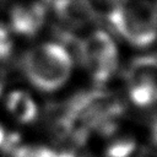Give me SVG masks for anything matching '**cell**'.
Listing matches in <instances>:
<instances>
[{
  "label": "cell",
  "mask_w": 157,
  "mask_h": 157,
  "mask_svg": "<svg viewBox=\"0 0 157 157\" xmlns=\"http://www.w3.org/2000/svg\"><path fill=\"white\" fill-rule=\"evenodd\" d=\"M71 56L64 47L44 43L29 49L22 59V67L29 82L43 92H53L67 81L71 74Z\"/></svg>",
  "instance_id": "6da1fadb"
},
{
  "label": "cell",
  "mask_w": 157,
  "mask_h": 157,
  "mask_svg": "<svg viewBox=\"0 0 157 157\" xmlns=\"http://www.w3.org/2000/svg\"><path fill=\"white\" fill-rule=\"evenodd\" d=\"M108 20L132 45L147 47L157 38V9L147 0H119Z\"/></svg>",
  "instance_id": "7a4b0ae2"
},
{
  "label": "cell",
  "mask_w": 157,
  "mask_h": 157,
  "mask_svg": "<svg viewBox=\"0 0 157 157\" xmlns=\"http://www.w3.org/2000/svg\"><path fill=\"white\" fill-rule=\"evenodd\" d=\"M78 60L87 67L96 82L107 81L117 70L118 50L110 36L96 31L77 44Z\"/></svg>",
  "instance_id": "3957f363"
},
{
  "label": "cell",
  "mask_w": 157,
  "mask_h": 157,
  "mask_svg": "<svg viewBox=\"0 0 157 157\" xmlns=\"http://www.w3.org/2000/svg\"><path fill=\"white\" fill-rule=\"evenodd\" d=\"M131 101L140 107L157 102V58L152 55L134 59L126 74Z\"/></svg>",
  "instance_id": "277c9868"
},
{
  "label": "cell",
  "mask_w": 157,
  "mask_h": 157,
  "mask_svg": "<svg viewBox=\"0 0 157 157\" xmlns=\"http://www.w3.org/2000/svg\"><path fill=\"white\" fill-rule=\"evenodd\" d=\"M45 21V7L40 2L17 4L11 9L10 23L12 29L23 36H34Z\"/></svg>",
  "instance_id": "5b68a950"
},
{
  "label": "cell",
  "mask_w": 157,
  "mask_h": 157,
  "mask_svg": "<svg viewBox=\"0 0 157 157\" xmlns=\"http://www.w3.org/2000/svg\"><path fill=\"white\" fill-rule=\"evenodd\" d=\"M56 16L75 28H81L96 21V11L90 0H53Z\"/></svg>",
  "instance_id": "8992f818"
},
{
  "label": "cell",
  "mask_w": 157,
  "mask_h": 157,
  "mask_svg": "<svg viewBox=\"0 0 157 157\" xmlns=\"http://www.w3.org/2000/svg\"><path fill=\"white\" fill-rule=\"evenodd\" d=\"M6 108L9 113L22 124L31 123L37 117V105L33 98L25 91H12L6 98Z\"/></svg>",
  "instance_id": "52a82bcc"
},
{
  "label": "cell",
  "mask_w": 157,
  "mask_h": 157,
  "mask_svg": "<svg viewBox=\"0 0 157 157\" xmlns=\"http://www.w3.org/2000/svg\"><path fill=\"white\" fill-rule=\"evenodd\" d=\"M136 148L135 140L130 137H121L112 141L105 148L107 157H129Z\"/></svg>",
  "instance_id": "ba28073f"
},
{
  "label": "cell",
  "mask_w": 157,
  "mask_h": 157,
  "mask_svg": "<svg viewBox=\"0 0 157 157\" xmlns=\"http://www.w3.org/2000/svg\"><path fill=\"white\" fill-rule=\"evenodd\" d=\"M55 151L43 146H16L11 151V157H54Z\"/></svg>",
  "instance_id": "9c48e42d"
},
{
  "label": "cell",
  "mask_w": 157,
  "mask_h": 157,
  "mask_svg": "<svg viewBox=\"0 0 157 157\" xmlns=\"http://www.w3.org/2000/svg\"><path fill=\"white\" fill-rule=\"evenodd\" d=\"M12 50V43L10 40L9 31L5 26L0 25V60L9 58Z\"/></svg>",
  "instance_id": "30bf717a"
},
{
  "label": "cell",
  "mask_w": 157,
  "mask_h": 157,
  "mask_svg": "<svg viewBox=\"0 0 157 157\" xmlns=\"http://www.w3.org/2000/svg\"><path fill=\"white\" fill-rule=\"evenodd\" d=\"M150 136H151L152 144L157 146V117H155L151 120V124H150Z\"/></svg>",
  "instance_id": "8fae6325"
},
{
  "label": "cell",
  "mask_w": 157,
  "mask_h": 157,
  "mask_svg": "<svg viewBox=\"0 0 157 157\" xmlns=\"http://www.w3.org/2000/svg\"><path fill=\"white\" fill-rule=\"evenodd\" d=\"M94 1L102 6H113V7L119 2V0H94Z\"/></svg>",
  "instance_id": "7c38bea8"
},
{
  "label": "cell",
  "mask_w": 157,
  "mask_h": 157,
  "mask_svg": "<svg viewBox=\"0 0 157 157\" xmlns=\"http://www.w3.org/2000/svg\"><path fill=\"white\" fill-rule=\"evenodd\" d=\"M54 157H77V156L70 151H63V152H55Z\"/></svg>",
  "instance_id": "4fadbf2b"
},
{
  "label": "cell",
  "mask_w": 157,
  "mask_h": 157,
  "mask_svg": "<svg viewBox=\"0 0 157 157\" xmlns=\"http://www.w3.org/2000/svg\"><path fill=\"white\" fill-rule=\"evenodd\" d=\"M4 81H5V74H4V71L0 69V93H1L2 87H4Z\"/></svg>",
  "instance_id": "5bb4252c"
},
{
  "label": "cell",
  "mask_w": 157,
  "mask_h": 157,
  "mask_svg": "<svg viewBox=\"0 0 157 157\" xmlns=\"http://www.w3.org/2000/svg\"><path fill=\"white\" fill-rule=\"evenodd\" d=\"M4 140H5V130H4L2 126L0 125V146H2Z\"/></svg>",
  "instance_id": "9a60e30c"
}]
</instances>
